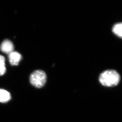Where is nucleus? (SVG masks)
I'll return each instance as SVG.
<instances>
[{"label":"nucleus","instance_id":"6","mask_svg":"<svg viewBox=\"0 0 122 122\" xmlns=\"http://www.w3.org/2000/svg\"><path fill=\"white\" fill-rule=\"evenodd\" d=\"M122 24L121 23H117L113 27L112 31L118 36L122 38Z\"/></svg>","mask_w":122,"mask_h":122},{"label":"nucleus","instance_id":"4","mask_svg":"<svg viewBox=\"0 0 122 122\" xmlns=\"http://www.w3.org/2000/svg\"><path fill=\"white\" fill-rule=\"evenodd\" d=\"M8 58L11 65L13 66H16L18 65L21 59L22 56L18 52L14 51L8 55Z\"/></svg>","mask_w":122,"mask_h":122},{"label":"nucleus","instance_id":"5","mask_svg":"<svg viewBox=\"0 0 122 122\" xmlns=\"http://www.w3.org/2000/svg\"><path fill=\"white\" fill-rule=\"evenodd\" d=\"M11 98L10 94L3 89H0V102L5 103L8 102Z\"/></svg>","mask_w":122,"mask_h":122},{"label":"nucleus","instance_id":"1","mask_svg":"<svg viewBox=\"0 0 122 122\" xmlns=\"http://www.w3.org/2000/svg\"><path fill=\"white\" fill-rule=\"evenodd\" d=\"M99 81L104 86L112 87L117 85L120 80V75L115 70H106L99 77Z\"/></svg>","mask_w":122,"mask_h":122},{"label":"nucleus","instance_id":"3","mask_svg":"<svg viewBox=\"0 0 122 122\" xmlns=\"http://www.w3.org/2000/svg\"><path fill=\"white\" fill-rule=\"evenodd\" d=\"M0 49L2 52L9 55L14 51V45L12 41L8 40H6L2 43Z\"/></svg>","mask_w":122,"mask_h":122},{"label":"nucleus","instance_id":"2","mask_svg":"<svg viewBox=\"0 0 122 122\" xmlns=\"http://www.w3.org/2000/svg\"><path fill=\"white\" fill-rule=\"evenodd\" d=\"M46 80L47 75L42 70H35L30 76V83L33 86L38 88H41L44 86Z\"/></svg>","mask_w":122,"mask_h":122},{"label":"nucleus","instance_id":"7","mask_svg":"<svg viewBox=\"0 0 122 122\" xmlns=\"http://www.w3.org/2000/svg\"><path fill=\"white\" fill-rule=\"evenodd\" d=\"M6 71L5 59L4 56L0 55V76L3 75Z\"/></svg>","mask_w":122,"mask_h":122}]
</instances>
